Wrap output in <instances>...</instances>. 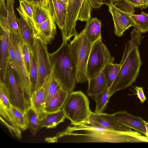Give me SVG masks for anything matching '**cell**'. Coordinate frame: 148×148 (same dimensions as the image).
<instances>
[{
    "label": "cell",
    "mask_w": 148,
    "mask_h": 148,
    "mask_svg": "<svg viewBox=\"0 0 148 148\" xmlns=\"http://www.w3.org/2000/svg\"><path fill=\"white\" fill-rule=\"evenodd\" d=\"M66 137L71 143H148V138L132 130L116 131L86 124L68 126L57 136Z\"/></svg>",
    "instance_id": "obj_1"
},
{
    "label": "cell",
    "mask_w": 148,
    "mask_h": 148,
    "mask_svg": "<svg viewBox=\"0 0 148 148\" xmlns=\"http://www.w3.org/2000/svg\"><path fill=\"white\" fill-rule=\"evenodd\" d=\"M130 37L131 39L125 44L120 69L109 89L110 97L116 92L130 86L138 75L142 64L138 50L142 40V33L134 27Z\"/></svg>",
    "instance_id": "obj_2"
},
{
    "label": "cell",
    "mask_w": 148,
    "mask_h": 148,
    "mask_svg": "<svg viewBox=\"0 0 148 148\" xmlns=\"http://www.w3.org/2000/svg\"><path fill=\"white\" fill-rule=\"evenodd\" d=\"M49 57L53 75L62 88L69 93L73 92L77 82L69 44L67 42H62L57 50L49 53Z\"/></svg>",
    "instance_id": "obj_3"
},
{
    "label": "cell",
    "mask_w": 148,
    "mask_h": 148,
    "mask_svg": "<svg viewBox=\"0 0 148 148\" xmlns=\"http://www.w3.org/2000/svg\"><path fill=\"white\" fill-rule=\"evenodd\" d=\"M93 44L88 39L84 29L70 42V53L76 71L77 83L88 81L87 66Z\"/></svg>",
    "instance_id": "obj_4"
},
{
    "label": "cell",
    "mask_w": 148,
    "mask_h": 148,
    "mask_svg": "<svg viewBox=\"0 0 148 148\" xmlns=\"http://www.w3.org/2000/svg\"><path fill=\"white\" fill-rule=\"evenodd\" d=\"M62 109L66 118L74 126L88 124L92 112L90 109L88 98L81 91L69 93Z\"/></svg>",
    "instance_id": "obj_5"
},
{
    "label": "cell",
    "mask_w": 148,
    "mask_h": 148,
    "mask_svg": "<svg viewBox=\"0 0 148 148\" xmlns=\"http://www.w3.org/2000/svg\"><path fill=\"white\" fill-rule=\"evenodd\" d=\"M1 87L12 106L25 113L30 106L29 100L20 83L9 58L5 80H0Z\"/></svg>",
    "instance_id": "obj_6"
},
{
    "label": "cell",
    "mask_w": 148,
    "mask_h": 148,
    "mask_svg": "<svg viewBox=\"0 0 148 148\" xmlns=\"http://www.w3.org/2000/svg\"><path fill=\"white\" fill-rule=\"evenodd\" d=\"M114 58L102 41L98 39L92 44L87 66L88 79L97 77L108 64L113 63Z\"/></svg>",
    "instance_id": "obj_7"
},
{
    "label": "cell",
    "mask_w": 148,
    "mask_h": 148,
    "mask_svg": "<svg viewBox=\"0 0 148 148\" xmlns=\"http://www.w3.org/2000/svg\"><path fill=\"white\" fill-rule=\"evenodd\" d=\"M33 51L37 69V77L36 89L44 84L46 79L52 71L48 44L38 36H34Z\"/></svg>",
    "instance_id": "obj_8"
},
{
    "label": "cell",
    "mask_w": 148,
    "mask_h": 148,
    "mask_svg": "<svg viewBox=\"0 0 148 148\" xmlns=\"http://www.w3.org/2000/svg\"><path fill=\"white\" fill-rule=\"evenodd\" d=\"M10 38L14 56V62L12 66L29 100L32 95L29 75L24 60L21 49V44L24 39L21 34L16 35L10 33Z\"/></svg>",
    "instance_id": "obj_9"
},
{
    "label": "cell",
    "mask_w": 148,
    "mask_h": 148,
    "mask_svg": "<svg viewBox=\"0 0 148 148\" xmlns=\"http://www.w3.org/2000/svg\"><path fill=\"white\" fill-rule=\"evenodd\" d=\"M86 0H68L65 21L61 30L63 42H67L77 34L75 29L77 18L83 3Z\"/></svg>",
    "instance_id": "obj_10"
},
{
    "label": "cell",
    "mask_w": 148,
    "mask_h": 148,
    "mask_svg": "<svg viewBox=\"0 0 148 148\" xmlns=\"http://www.w3.org/2000/svg\"><path fill=\"white\" fill-rule=\"evenodd\" d=\"M91 126L116 131H128L132 129L120 122L114 116L103 112L97 113L92 112L89 123Z\"/></svg>",
    "instance_id": "obj_11"
},
{
    "label": "cell",
    "mask_w": 148,
    "mask_h": 148,
    "mask_svg": "<svg viewBox=\"0 0 148 148\" xmlns=\"http://www.w3.org/2000/svg\"><path fill=\"white\" fill-rule=\"evenodd\" d=\"M108 7V11L113 18L114 33L117 36H121L127 29L131 26L134 27V23L129 14L118 8L113 3Z\"/></svg>",
    "instance_id": "obj_12"
},
{
    "label": "cell",
    "mask_w": 148,
    "mask_h": 148,
    "mask_svg": "<svg viewBox=\"0 0 148 148\" xmlns=\"http://www.w3.org/2000/svg\"><path fill=\"white\" fill-rule=\"evenodd\" d=\"M114 116L124 125L145 135L146 129L145 120L138 116H134L125 111H120L113 114Z\"/></svg>",
    "instance_id": "obj_13"
},
{
    "label": "cell",
    "mask_w": 148,
    "mask_h": 148,
    "mask_svg": "<svg viewBox=\"0 0 148 148\" xmlns=\"http://www.w3.org/2000/svg\"><path fill=\"white\" fill-rule=\"evenodd\" d=\"M46 100V86L44 83L32 93L29 99L30 106L36 112L39 120L43 119L47 114L45 110Z\"/></svg>",
    "instance_id": "obj_14"
},
{
    "label": "cell",
    "mask_w": 148,
    "mask_h": 148,
    "mask_svg": "<svg viewBox=\"0 0 148 148\" xmlns=\"http://www.w3.org/2000/svg\"><path fill=\"white\" fill-rule=\"evenodd\" d=\"M9 32L0 28V80H5L8 60V35Z\"/></svg>",
    "instance_id": "obj_15"
},
{
    "label": "cell",
    "mask_w": 148,
    "mask_h": 148,
    "mask_svg": "<svg viewBox=\"0 0 148 148\" xmlns=\"http://www.w3.org/2000/svg\"><path fill=\"white\" fill-rule=\"evenodd\" d=\"M56 27L53 13L51 14L43 23L38 27L36 36L47 44H50L54 39L56 34Z\"/></svg>",
    "instance_id": "obj_16"
},
{
    "label": "cell",
    "mask_w": 148,
    "mask_h": 148,
    "mask_svg": "<svg viewBox=\"0 0 148 148\" xmlns=\"http://www.w3.org/2000/svg\"><path fill=\"white\" fill-rule=\"evenodd\" d=\"M88 81L87 93L88 96L94 100L98 95L108 88L103 71L97 77L89 79Z\"/></svg>",
    "instance_id": "obj_17"
},
{
    "label": "cell",
    "mask_w": 148,
    "mask_h": 148,
    "mask_svg": "<svg viewBox=\"0 0 148 148\" xmlns=\"http://www.w3.org/2000/svg\"><path fill=\"white\" fill-rule=\"evenodd\" d=\"M53 13V10L51 3L47 8L34 3L33 17L35 25L34 36L37 35L38 27L39 25L46 21Z\"/></svg>",
    "instance_id": "obj_18"
},
{
    "label": "cell",
    "mask_w": 148,
    "mask_h": 148,
    "mask_svg": "<svg viewBox=\"0 0 148 148\" xmlns=\"http://www.w3.org/2000/svg\"><path fill=\"white\" fill-rule=\"evenodd\" d=\"M14 0H6L8 14L6 24L5 27L1 28L8 31L11 34L19 35L21 34L19 30L17 17L14 10Z\"/></svg>",
    "instance_id": "obj_19"
},
{
    "label": "cell",
    "mask_w": 148,
    "mask_h": 148,
    "mask_svg": "<svg viewBox=\"0 0 148 148\" xmlns=\"http://www.w3.org/2000/svg\"><path fill=\"white\" fill-rule=\"evenodd\" d=\"M85 28L86 34L89 41L93 43L101 36V21L97 18H91L87 21Z\"/></svg>",
    "instance_id": "obj_20"
},
{
    "label": "cell",
    "mask_w": 148,
    "mask_h": 148,
    "mask_svg": "<svg viewBox=\"0 0 148 148\" xmlns=\"http://www.w3.org/2000/svg\"><path fill=\"white\" fill-rule=\"evenodd\" d=\"M69 93L62 88L51 99L45 108L47 113L57 112L61 109Z\"/></svg>",
    "instance_id": "obj_21"
},
{
    "label": "cell",
    "mask_w": 148,
    "mask_h": 148,
    "mask_svg": "<svg viewBox=\"0 0 148 148\" xmlns=\"http://www.w3.org/2000/svg\"><path fill=\"white\" fill-rule=\"evenodd\" d=\"M56 23L61 30L65 24L67 4L60 0H51Z\"/></svg>",
    "instance_id": "obj_22"
},
{
    "label": "cell",
    "mask_w": 148,
    "mask_h": 148,
    "mask_svg": "<svg viewBox=\"0 0 148 148\" xmlns=\"http://www.w3.org/2000/svg\"><path fill=\"white\" fill-rule=\"evenodd\" d=\"M66 118L65 115L62 109L56 112L47 113L45 117L39 120L40 128L55 127L58 124L64 122Z\"/></svg>",
    "instance_id": "obj_23"
},
{
    "label": "cell",
    "mask_w": 148,
    "mask_h": 148,
    "mask_svg": "<svg viewBox=\"0 0 148 148\" xmlns=\"http://www.w3.org/2000/svg\"><path fill=\"white\" fill-rule=\"evenodd\" d=\"M19 15L20 18H17V20L21 33L30 51H33L34 38L32 29L29 22L22 16Z\"/></svg>",
    "instance_id": "obj_24"
},
{
    "label": "cell",
    "mask_w": 148,
    "mask_h": 148,
    "mask_svg": "<svg viewBox=\"0 0 148 148\" xmlns=\"http://www.w3.org/2000/svg\"><path fill=\"white\" fill-rule=\"evenodd\" d=\"M44 83L46 86V106L52 97L62 88L59 82L54 76L52 71L46 79Z\"/></svg>",
    "instance_id": "obj_25"
},
{
    "label": "cell",
    "mask_w": 148,
    "mask_h": 148,
    "mask_svg": "<svg viewBox=\"0 0 148 148\" xmlns=\"http://www.w3.org/2000/svg\"><path fill=\"white\" fill-rule=\"evenodd\" d=\"M120 64L109 63L104 67L103 71L106 82L107 86L110 88L115 79L120 69Z\"/></svg>",
    "instance_id": "obj_26"
},
{
    "label": "cell",
    "mask_w": 148,
    "mask_h": 148,
    "mask_svg": "<svg viewBox=\"0 0 148 148\" xmlns=\"http://www.w3.org/2000/svg\"><path fill=\"white\" fill-rule=\"evenodd\" d=\"M27 128L30 130L33 135L36 134L40 129L39 120L36 112L30 106L25 113Z\"/></svg>",
    "instance_id": "obj_27"
},
{
    "label": "cell",
    "mask_w": 148,
    "mask_h": 148,
    "mask_svg": "<svg viewBox=\"0 0 148 148\" xmlns=\"http://www.w3.org/2000/svg\"><path fill=\"white\" fill-rule=\"evenodd\" d=\"M136 28L141 33L148 32V14L142 11L140 14L130 15Z\"/></svg>",
    "instance_id": "obj_28"
},
{
    "label": "cell",
    "mask_w": 148,
    "mask_h": 148,
    "mask_svg": "<svg viewBox=\"0 0 148 148\" xmlns=\"http://www.w3.org/2000/svg\"><path fill=\"white\" fill-rule=\"evenodd\" d=\"M110 97L108 88L98 95L94 100L96 103L94 112L97 113L103 112L106 108Z\"/></svg>",
    "instance_id": "obj_29"
},
{
    "label": "cell",
    "mask_w": 148,
    "mask_h": 148,
    "mask_svg": "<svg viewBox=\"0 0 148 148\" xmlns=\"http://www.w3.org/2000/svg\"><path fill=\"white\" fill-rule=\"evenodd\" d=\"M11 109L17 126L23 130H25L27 128V125L25 113H23L19 109L12 106Z\"/></svg>",
    "instance_id": "obj_30"
},
{
    "label": "cell",
    "mask_w": 148,
    "mask_h": 148,
    "mask_svg": "<svg viewBox=\"0 0 148 148\" xmlns=\"http://www.w3.org/2000/svg\"><path fill=\"white\" fill-rule=\"evenodd\" d=\"M30 55L31 63L29 75L32 94L36 89L37 71L35 58L33 51H31Z\"/></svg>",
    "instance_id": "obj_31"
},
{
    "label": "cell",
    "mask_w": 148,
    "mask_h": 148,
    "mask_svg": "<svg viewBox=\"0 0 148 148\" xmlns=\"http://www.w3.org/2000/svg\"><path fill=\"white\" fill-rule=\"evenodd\" d=\"M19 2V6L16 8L19 14L25 15L34 21L33 17L34 3L26 0H20Z\"/></svg>",
    "instance_id": "obj_32"
},
{
    "label": "cell",
    "mask_w": 148,
    "mask_h": 148,
    "mask_svg": "<svg viewBox=\"0 0 148 148\" xmlns=\"http://www.w3.org/2000/svg\"><path fill=\"white\" fill-rule=\"evenodd\" d=\"M92 7L88 0H86L83 4L80 9L77 21L86 22L91 18V13Z\"/></svg>",
    "instance_id": "obj_33"
},
{
    "label": "cell",
    "mask_w": 148,
    "mask_h": 148,
    "mask_svg": "<svg viewBox=\"0 0 148 148\" xmlns=\"http://www.w3.org/2000/svg\"><path fill=\"white\" fill-rule=\"evenodd\" d=\"M22 51L27 70L29 73L31 63V51L27 43L23 40L21 44Z\"/></svg>",
    "instance_id": "obj_34"
},
{
    "label": "cell",
    "mask_w": 148,
    "mask_h": 148,
    "mask_svg": "<svg viewBox=\"0 0 148 148\" xmlns=\"http://www.w3.org/2000/svg\"><path fill=\"white\" fill-rule=\"evenodd\" d=\"M115 5L121 10L130 15L134 14V7L125 0H119L115 2Z\"/></svg>",
    "instance_id": "obj_35"
},
{
    "label": "cell",
    "mask_w": 148,
    "mask_h": 148,
    "mask_svg": "<svg viewBox=\"0 0 148 148\" xmlns=\"http://www.w3.org/2000/svg\"><path fill=\"white\" fill-rule=\"evenodd\" d=\"M5 0H0V25L6 24L8 14L7 7L5 3Z\"/></svg>",
    "instance_id": "obj_36"
},
{
    "label": "cell",
    "mask_w": 148,
    "mask_h": 148,
    "mask_svg": "<svg viewBox=\"0 0 148 148\" xmlns=\"http://www.w3.org/2000/svg\"><path fill=\"white\" fill-rule=\"evenodd\" d=\"M134 88L140 102L143 103L146 100V98L143 92V87L136 86Z\"/></svg>",
    "instance_id": "obj_37"
},
{
    "label": "cell",
    "mask_w": 148,
    "mask_h": 148,
    "mask_svg": "<svg viewBox=\"0 0 148 148\" xmlns=\"http://www.w3.org/2000/svg\"><path fill=\"white\" fill-rule=\"evenodd\" d=\"M133 5L134 7L143 9V4L141 0H125Z\"/></svg>",
    "instance_id": "obj_38"
},
{
    "label": "cell",
    "mask_w": 148,
    "mask_h": 148,
    "mask_svg": "<svg viewBox=\"0 0 148 148\" xmlns=\"http://www.w3.org/2000/svg\"><path fill=\"white\" fill-rule=\"evenodd\" d=\"M92 8H100L103 4V0H88Z\"/></svg>",
    "instance_id": "obj_39"
},
{
    "label": "cell",
    "mask_w": 148,
    "mask_h": 148,
    "mask_svg": "<svg viewBox=\"0 0 148 148\" xmlns=\"http://www.w3.org/2000/svg\"><path fill=\"white\" fill-rule=\"evenodd\" d=\"M32 1L35 4H39L43 6L42 0H32Z\"/></svg>",
    "instance_id": "obj_40"
},
{
    "label": "cell",
    "mask_w": 148,
    "mask_h": 148,
    "mask_svg": "<svg viewBox=\"0 0 148 148\" xmlns=\"http://www.w3.org/2000/svg\"><path fill=\"white\" fill-rule=\"evenodd\" d=\"M103 4H105L108 6L113 3L112 0H103Z\"/></svg>",
    "instance_id": "obj_41"
},
{
    "label": "cell",
    "mask_w": 148,
    "mask_h": 148,
    "mask_svg": "<svg viewBox=\"0 0 148 148\" xmlns=\"http://www.w3.org/2000/svg\"><path fill=\"white\" fill-rule=\"evenodd\" d=\"M143 4V9H146L148 7V0H141Z\"/></svg>",
    "instance_id": "obj_42"
},
{
    "label": "cell",
    "mask_w": 148,
    "mask_h": 148,
    "mask_svg": "<svg viewBox=\"0 0 148 148\" xmlns=\"http://www.w3.org/2000/svg\"><path fill=\"white\" fill-rule=\"evenodd\" d=\"M145 124L146 129V133L145 136L148 138V122L145 121Z\"/></svg>",
    "instance_id": "obj_43"
},
{
    "label": "cell",
    "mask_w": 148,
    "mask_h": 148,
    "mask_svg": "<svg viewBox=\"0 0 148 148\" xmlns=\"http://www.w3.org/2000/svg\"><path fill=\"white\" fill-rule=\"evenodd\" d=\"M61 1L64 2V3L67 4L68 0H60Z\"/></svg>",
    "instance_id": "obj_44"
},
{
    "label": "cell",
    "mask_w": 148,
    "mask_h": 148,
    "mask_svg": "<svg viewBox=\"0 0 148 148\" xmlns=\"http://www.w3.org/2000/svg\"><path fill=\"white\" fill-rule=\"evenodd\" d=\"M118 0H112L113 3L115 2L118 1Z\"/></svg>",
    "instance_id": "obj_45"
},
{
    "label": "cell",
    "mask_w": 148,
    "mask_h": 148,
    "mask_svg": "<svg viewBox=\"0 0 148 148\" xmlns=\"http://www.w3.org/2000/svg\"><path fill=\"white\" fill-rule=\"evenodd\" d=\"M27 1L30 2H32V0H26Z\"/></svg>",
    "instance_id": "obj_46"
}]
</instances>
